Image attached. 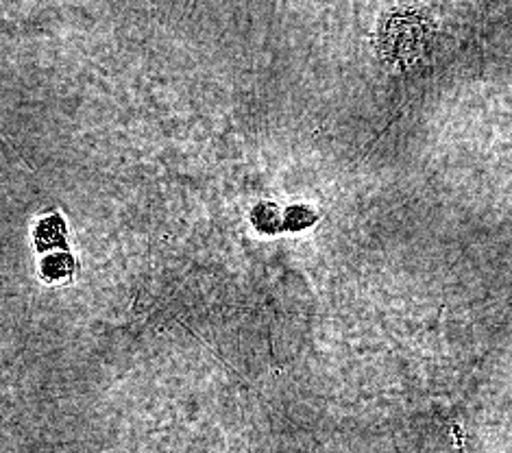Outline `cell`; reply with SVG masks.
I'll return each mask as SVG.
<instances>
[{
    "label": "cell",
    "mask_w": 512,
    "mask_h": 453,
    "mask_svg": "<svg viewBox=\"0 0 512 453\" xmlns=\"http://www.w3.org/2000/svg\"><path fill=\"white\" fill-rule=\"evenodd\" d=\"M432 20L417 9H399L390 14L380 31L382 53L395 64H412L432 42Z\"/></svg>",
    "instance_id": "1"
}]
</instances>
